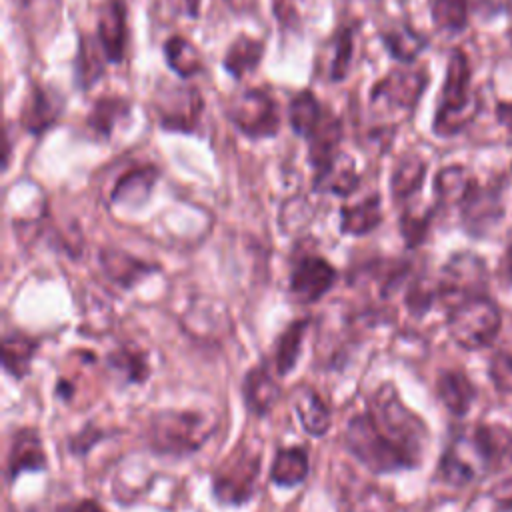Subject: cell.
Returning a JSON list of instances; mask_svg holds the SVG:
<instances>
[{"label":"cell","mask_w":512,"mask_h":512,"mask_svg":"<svg viewBox=\"0 0 512 512\" xmlns=\"http://www.w3.org/2000/svg\"><path fill=\"white\" fill-rule=\"evenodd\" d=\"M476 180L464 166H446L434 178V192L442 206H460Z\"/></svg>","instance_id":"31"},{"label":"cell","mask_w":512,"mask_h":512,"mask_svg":"<svg viewBox=\"0 0 512 512\" xmlns=\"http://www.w3.org/2000/svg\"><path fill=\"white\" fill-rule=\"evenodd\" d=\"M488 284V272L484 266V260L470 252L454 254L444 270L438 284V294L454 306L460 300L482 296Z\"/></svg>","instance_id":"10"},{"label":"cell","mask_w":512,"mask_h":512,"mask_svg":"<svg viewBox=\"0 0 512 512\" xmlns=\"http://www.w3.org/2000/svg\"><path fill=\"white\" fill-rule=\"evenodd\" d=\"M226 6L236 14H248L254 10L256 0H224Z\"/></svg>","instance_id":"45"},{"label":"cell","mask_w":512,"mask_h":512,"mask_svg":"<svg viewBox=\"0 0 512 512\" xmlns=\"http://www.w3.org/2000/svg\"><path fill=\"white\" fill-rule=\"evenodd\" d=\"M232 126L250 140L272 138L280 132V110L274 96L264 88H246L226 106Z\"/></svg>","instance_id":"7"},{"label":"cell","mask_w":512,"mask_h":512,"mask_svg":"<svg viewBox=\"0 0 512 512\" xmlns=\"http://www.w3.org/2000/svg\"><path fill=\"white\" fill-rule=\"evenodd\" d=\"M344 444L348 452L372 474H392L414 468L398 448L382 438L366 410L348 420L344 430Z\"/></svg>","instance_id":"5"},{"label":"cell","mask_w":512,"mask_h":512,"mask_svg":"<svg viewBox=\"0 0 512 512\" xmlns=\"http://www.w3.org/2000/svg\"><path fill=\"white\" fill-rule=\"evenodd\" d=\"M310 326V318H298L290 322L284 332L276 340L274 348V366L278 376H286L294 370L298 364L300 352H302V338Z\"/></svg>","instance_id":"32"},{"label":"cell","mask_w":512,"mask_h":512,"mask_svg":"<svg viewBox=\"0 0 512 512\" xmlns=\"http://www.w3.org/2000/svg\"><path fill=\"white\" fill-rule=\"evenodd\" d=\"M432 220V210H416V208H404L398 226L400 234L408 248H416L422 244V240L428 234V226Z\"/></svg>","instance_id":"39"},{"label":"cell","mask_w":512,"mask_h":512,"mask_svg":"<svg viewBox=\"0 0 512 512\" xmlns=\"http://www.w3.org/2000/svg\"><path fill=\"white\" fill-rule=\"evenodd\" d=\"M264 56V42L248 36L238 34L226 48V54L222 58V68L236 80H242L246 74L254 72Z\"/></svg>","instance_id":"23"},{"label":"cell","mask_w":512,"mask_h":512,"mask_svg":"<svg viewBox=\"0 0 512 512\" xmlns=\"http://www.w3.org/2000/svg\"><path fill=\"white\" fill-rule=\"evenodd\" d=\"M46 452L42 438L36 428H20L14 432L10 442V452L6 460V480L14 482L24 472H42L46 470Z\"/></svg>","instance_id":"14"},{"label":"cell","mask_w":512,"mask_h":512,"mask_svg":"<svg viewBox=\"0 0 512 512\" xmlns=\"http://www.w3.org/2000/svg\"><path fill=\"white\" fill-rule=\"evenodd\" d=\"M262 450L256 440H240L212 472V496L222 506L248 504L258 486Z\"/></svg>","instance_id":"4"},{"label":"cell","mask_w":512,"mask_h":512,"mask_svg":"<svg viewBox=\"0 0 512 512\" xmlns=\"http://www.w3.org/2000/svg\"><path fill=\"white\" fill-rule=\"evenodd\" d=\"M366 412L382 438L398 448L412 462L414 468L420 466L428 440V428L424 420L402 402L392 382L380 384L368 396Z\"/></svg>","instance_id":"1"},{"label":"cell","mask_w":512,"mask_h":512,"mask_svg":"<svg viewBox=\"0 0 512 512\" xmlns=\"http://www.w3.org/2000/svg\"><path fill=\"white\" fill-rule=\"evenodd\" d=\"M382 222L380 196L370 194L356 204L340 206V232L344 236H366Z\"/></svg>","instance_id":"20"},{"label":"cell","mask_w":512,"mask_h":512,"mask_svg":"<svg viewBox=\"0 0 512 512\" xmlns=\"http://www.w3.org/2000/svg\"><path fill=\"white\" fill-rule=\"evenodd\" d=\"M38 350V340L20 332L12 330L2 338V368L14 380H22L32 364V358Z\"/></svg>","instance_id":"24"},{"label":"cell","mask_w":512,"mask_h":512,"mask_svg":"<svg viewBox=\"0 0 512 512\" xmlns=\"http://www.w3.org/2000/svg\"><path fill=\"white\" fill-rule=\"evenodd\" d=\"M438 472H440V476H442L448 484H452V486H464V484H468V482L474 478V474H476L474 466H472L468 460H464V456H462L452 444H450V446L446 448V452L442 454Z\"/></svg>","instance_id":"38"},{"label":"cell","mask_w":512,"mask_h":512,"mask_svg":"<svg viewBox=\"0 0 512 512\" xmlns=\"http://www.w3.org/2000/svg\"><path fill=\"white\" fill-rule=\"evenodd\" d=\"M164 60L168 64V68L184 80H190L194 76H198L204 70V62H202V54L200 50L182 34H174L170 36L164 46Z\"/></svg>","instance_id":"28"},{"label":"cell","mask_w":512,"mask_h":512,"mask_svg":"<svg viewBox=\"0 0 512 512\" xmlns=\"http://www.w3.org/2000/svg\"><path fill=\"white\" fill-rule=\"evenodd\" d=\"M104 62H108L98 36L82 32L78 36V50L74 60L76 86L82 90L92 88L104 74Z\"/></svg>","instance_id":"21"},{"label":"cell","mask_w":512,"mask_h":512,"mask_svg":"<svg viewBox=\"0 0 512 512\" xmlns=\"http://www.w3.org/2000/svg\"><path fill=\"white\" fill-rule=\"evenodd\" d=\"M496 116L506 128L512 130V102H500L496 108Z\"/></svg>","instance_id":"46"},{"label":"cell","mask_w":512,"mask_h":512,"mask_svg":"<svg viewBox=\"0 0 512 512\" xmlns=\"http://www.w3.org/2000/svg\"><path fill=\"white\" fill-rule=\"evenodd\" d=\"M106 436H108L106 432H102L100 428H94L92 424H88L82 432H78L76 436L70 438V450L74 454H86L92 448V444L100 442Z\"/></svg>","instance_id":"42"},{"label":"cell","mask_w":512,"mask_h":512,"mask_svg":"<svg viewBox=\"0 0 512 512\" xmlns=\"http://www.w3.org/2000/svg\"><path fill=\"white\" fill-rule=\"evenodd\" d=\"M156 180H158L156 166H152V164L134 166L116 180V184L110 192V200H112V204H118V206L138 208L150 198V192L154 190Z\"/></svg>","instance_id":"17"},{"label":"cell","mask_w":512,"mask_h":512,"mask_svg":"<svg viewBox=\"0 0 512 512\" xmlns=\"http://www.w3.org/2000/svg\"><path fill=\"white\" fill-rule=\"evenodd\" d=\"M500 274L506 282H512V240L502 256V262H500Z\"/></svg>","instance_id":"44"},{"label":"cell","mask_w":512,"mask_h":512,"mask_svg":"<svg viewBox=\"0 0 512 512\" xmlns=\"http://www.w3.org/2000/svg\"><path fill=\"white\" fill-rule=\"evenodd\" d=\"M492 496L496 498L498 504H502V506H512V478L498 482V484L494 486V490H492Z\"/></svg>","instance_id":"43"},{"label":"cell","mask_w":512,"mask_h":512,"mask_svg":"<svg viewBox=\"0 0 512 512\" xmlns=\"http://www.w3.org/2000/svg\"><path fill=\"white\" fill-rule=\"evenodd\" d=\"M98 260H100V268L106 274V278L120 288H132L144 276L158 272L156 264L144 262L124 250H118V248H102L98 254Z\"/></svg>","instance_id":"16"},{"label":"cell","mask_w":512,"mask_h":512,"mask_svg":"<svg viewBox=\"0 0 512 512\" xmlns=\"http://www.w3.org/2000/svg\"><path fill=\"white\" fill-rule=\"evenodd\" d=\"M380 40L386 52L400 64H412L428 44L426 36H422L410 24L404 22L382 30Z\"/></svg>","instance_id":"26"},{"label":"cell","mask_w":512,"mask_h":512,"mask_svg":"<svg viewBox=\"0 0 512 512\" xmlns=\"http://www.w3.org/2000/svg\"><path fill=\"white\" fill-rule=\"evenodd\" d=\"M336 280L338 272L324 256L304 252L290 266L288 288L296 302L314 304L334 288Z\"/></svg>","instance_id":"11"},{"label":"cell","mask_w":512,"mask_h":512,"mask_svg":"<svg viewBox=\"0 0 512 512\" xmlns=\"http://www.w3.org/2000/svg\"><path fill=\"white\" fill-rule=\"evenodd\" d=\"M460 208H462V220L466 228L474 234L486 230L502 214L498 194L490 188H480L478 184H474V188L470 190L466 200L460 204Z\"/></svg>","instance_id":"19"},{"label":"cell","mask_w":512,"mask_h":512,"mask_svg":"<svg viewBox=\"0 0 512 512\" xmlns=\"http://www.w3.org/2000/svg\"><path fill=\"white\" fill-rule=\"evenodd\" d=\"M426 178V162L418 154H404L390 176V192L396 202L410 200L420 192Z\"/></svg>","instance_id":"29"},{"label":"cell","mask_w":512,"mask_h":512,"mask_svg":"<svg viewBox=\"0 0 512 512\" xmlns=\"http://www.w3.org/2000/svg\"><path fill=\"white\" fill-rule=\"evenodd\" d=\"M354 38H356V26L354 24H342L334 30L330 38V64H328V80L330 82H342L352 66L354 58Z\"/></svg>","instance_id":"34"},{"label":"cell","mask_w":512,"mask_h":512,"mask_svg":"<svg viewBox=\"0 0 512 512\" xmlns=\"http://www.w3.org/2000/svg\"><path fill=\"white\" fill-rule=\"evenodd\" d=\"M212 434L204 414L194 410H158L148 418L146 444L160 456L184 458L198 452Z\"/></svg>","instance_id":"3"},{"label":"cell","mask_w":512,"mask_h":512,"mask_svg":"<svg viewBox=\"0 0 512 512\" xmlns=\"http://www.w3.org/2000/svg\"><path fill=\"white\" fill-rule=\"evenodd\" d=\"M478 112V96L470 84V64L460 48L448 56L446 78L440 90L432 130L438 136H454L462 132Z\"/></svg>","instance_id":"2"},{"label":"cell","mask_w":512,"mask_h":512,"mask_svg":"<svg viewBox=\"0 0 512 512\" xmlns=\"http://www.w3.org/2000/svg\"><path fill=\"white\" fill-rule=\"evenodd\" d=\"M490 378L500 392L512 394V354L498 352L492 356Z\"/></svg>","instance_id":"41"},{"label":"cell","mask_w":512,"mask_h":512,"mask_svg":"<svg viewBox=\"0 0 512 512\" xmlns=\"http://www.w3.org/2000/svg\"><path fill=\"white\" fill-rule=\"evenodd\" d=\"M290 400L306 434L320 438L330 430L332 414L316 390L310 386H296Z\"/></svg>","instance_id":"18"},{"label":"cell","mask_w":512,"mask_h":512,"mask_svg":"<svg viewBox=\"0 0 512 512\" xmlns=\"http://www.w3.org/2000/svg\"><path fill=\"white\" fill-rule=\"evenodd\" d=\"M18 12L28 20V26L34 30H48L50 24H58L60 0H14Z\"/></svg>","instance_id":"37"},{"label":"cell","mask_w":512,"mask_h":512,"mask_svg":"<svg viewBox=\"0 0 512 512\" xmlns=\"http://www.w3.org/2000/svg\"><path fill=\"white\" fill-rule=\"evenodd\" d=\"M154 112L162 130L192 134L200 126L204 98L192 84H160L154 98Z\"/></svg>","instance_id":"8"},{"label":"cell","mask_w":512,"mask_h":512,"mask_svg":"<svg viewBox=\"0 0 512 512\" xmlns=\"http://www.w3.org/2000/svg\"><path fill=\"white\" fill-rule=\"evenodd\" d=\"M240 392H242V400L244 406L248 408L250 414L264 418L274 404L280 400L282 388L278 384V380L272 376V372L268 370L266 364L260 366H252L240 384Z\"/></svg>","instance_id":"15"},{"label":"cell","mask_w":512,"mask_h":512,"mask_svg":"<svg viewBox=\"0 0 512 512\" xmlns=\"http://www.w3.org/2000/svg\"><path fill=\"white\" fill-rule=\"evenodd\" d=\"M436 394L440 402L456 416H462L468 412L472 400H474V386L466 378V374L458 370H446L438 376L436 382Z\"/></svg>","instance_id":"30"},{"label":"cell","mask_w":512,"mask_h":512,"mask_svg":"<svg viewBox=\"0 0 512 512\" xmlns=\"http://www.w3.org/2000/svg\"><path fill=\"white\" fill-rule=\"evenodd\" d=\"M428 86V74L424 68H414L404 64L402 68H392L384 78H380L370 90L372 104H384L388 110L412 112Z\"/></svg>","instance_id":"9"},{"label":"cell","mask_w":512,"mask_h":512,"mask_svg":"<svg viewBox=\"0 0 512 512\" xmlns=\"http://www.w3.org/2000/svg\"><path fill=\"white\" fill-rule=\"evenodd\" d=\"M64 96L50 84L32 82L20 108V126L34 136L48 132L64 112Z\"/></svg>","instance_id":"12"},{"label":"cell","mask_w":512,"mask_h":512,"mask_svg":"<svg viewBox=\"0 0 512 512\" xmlns=\"http://www.w3.org/2000/svg\"><path fill=\"white\" fill-rule=\"evenodd\" d=\"M500 310L488 296H472L450 306L448 312V334L450 338L466 348L478 350L488 346L500 332Z\"/></svg>","instance_id":"6"},{"label":"cell","mask_w":512,"mask_h":512,"mask_svg":"<svg viewBox=\"0 0 512 512\" xmlns=\"http://www.w3.org/2000/svg\"><path fill=\"white\" fill-rule=\"evenodd\" d=\"M308 450L302 446L280 448L270 466V480L282 488H294L308 476Z\"/></svg>","instance_id":"25"},{"label":"cell","mask_w":512,"mask_h":512,"mask_svg":"<svg viewBox=\"0 0 512 512\" xmlns=\"http://www.w3.org/2000/svg\"><path fill=\"white\" fill-rule=\"evenodd\" d=\"M430 18L438 30L460 32L468 24V0H430Z\"/></svg>","instance_id":"36"},{"label":"cell","mask_w":512,"mask_h":512,"mask_svg":"<svg viewBox=\"0 0 512 512\" xmlns=\"http://www.w3.org/2000/svg\"><path fill=\"white\" fill-rule=\"evenodd\" d=\"M328 106L322 104L310 88L298 90L288 104V122L294 134L302 136L304 140L314 132V128L324 118Z\"/></svg>","instance_id":"27"},{"label":"cell","mask_w":512,"mask_h":512,"mask_svg":"<svg viewBox=\"0 0 512 512\" xmlns=\"http://www.w3.org/2000/svg\"><path fill=\"white\" fill-rule=\"evenodd\" d=\"M358 186H360V174L356 172L354 162L344 154L336 158V162L330 166L326 174H322L320 178H314L316 192H328L342 198L350 196Z\"/></svg>","instance_id":"33"},{"label":"cell","mask_w":512,"mask_h":512,"mask_svg":"<svg viewBox=\"0 0 512 512\" xmlns=\"http://www.w3.org/2000/svg\"><path fill=\"white\" fill-rule=\"evenodd\" d=\"M106 364L110 370L120 374L126 384H142L150 374V366L146 354L132 346H120L118 350L106 356Z\"/></svg>","instance_id":"35"},{"label":"cell","mask_w":512,"mask_h":512,"mask_svg":"<svg viewBox=\"0 0 512 512\" xmlns=\"http://www.w3.org/2000/svg\"><path fill=\"white\" fill-rule=\"evenodd\" d=\"M366 512H374V510H366Z\"/></svg>","instance_id":"47"},{"label":"cell","mask_w":512,"mask_h":512,"mask_svg":"<svg viewBox=\"0 0 512 512\" xmlns=\"http://www.w3.org/2000/svg\"><path fill=\"white\" fill-rule=\"evenodd\" d=\"M310 218H312V208L308 200L302 196H294L282 204L278 222L284 234H292L294 230L304 228L310 222Z\"/></svg>","instance_id":"40"},{"label":"cell","mask_w":512,"mask_h":512,"mask_svg":"<svg viewBox=\"0 0 512 512\" xmlns=\"http://www.w3.org/2000/svg\"><path fill=\"white\" fill-rule=\"evenodd\" d=\"M126 4L124 0H106L98 8L96 36L110 64H120L126 54L128 24H126Z\"/></svg>","instance_id":"13"},{"label":"cell","mask_w":512,"mask_h":512,"mask_svg":"<svg viewBox=\"0 0 512 512\" xmlns=\"http://www.w3.org/2000/svg\"><path fill=\"white\" fill-rule=\"evenodd\" d=\"M130 100L118 94H102L100 98L94 100L88 116H86V126L90 132L100 138L108 140L116 124L130 114Z\"/></svg>","instance_id":"22"}]
</instances>
